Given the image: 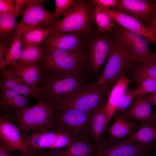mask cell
Masks as SVG:
<instances>
[{
    "label": "cell",
    "instance_id": "obj_1",
    "mask_svg": "<svg viewBox=\"0 0 156 156\" xmlns=\"http://www.w3.org/2000/svg\"><path fill=\"white\" fill-rule=\"evenodd\" d=\"M110 88L98 80L88 85L83 84L60 99L53 111L74 109L91 112L103 104Z\"/></svg>",
    "mask_w": 156,
    "mask_h": 156
},
{
    "label": "cell",
    "instance_id": "obj_2",
    "mask_svg": "<svg viewBox=\"0 0 156 156\" xmlns=\"http://www.w3.org/2000/svg\"><path fill=\"white\" fill-rule=\"evenodd\" d=\"M94 7L87 0H76L73 7L52 26L50 34L73 33L87 36L94 31Z\"/></svg>",
    "mask_w": 156,
    "mask_h": 156
},
{
    "label": "cell",
    "instance_id": "obj_3",
    "mask_svg": "<svg viewBox=\"0 0 156 156\" xmlns=\"http://www.w3.org/2000/svg\"><path fill=\"white\" fill-rule=\"evenodd\" d=\"M37 100L34 105L13 116V119L22 136L34 131L55 128L53 107L43 99L39 98Z\"/></svg>",
    "mask_w": 156,
    "mask_h": 156
},
{
    "label": "cell",
    "instance_id": "obj_4",
    "mask_svg": "<svg viewBox=\"0 0 156 156\" xmlns=\"http://www.w3.org/2000/svg\"><path fill=\"white\" fill-rule=\"evenodd\" d=\"M111 32L103 33L97 30L86 37L81 50L84 70L94 74L100 69L113 46L114 36Z\"/></svg>",
    "mask_w": 156,
    "mask_h": 156
},
{
    "label": "cell",
    "instance_id": "obj_5",
    "mask_svg": "<svg viewBox=\"0 0 156 156\" xmlns=\"http://www.w3.org/2000/svg\"><path fill=\"white\" fill-rule=\"evenodd\" d=\"M83 84L80 74L44 73L38 87L39 98L45 100L53 109L60 99Z\"/></svg>",
    "mask_w": 156,
    "mask_h": 156
},
{
    "label": "cell",
    "instance_id": "obj_6",
    "mask_svg": "<svg viewBox=\"0 0 156 156\" xmlns=\"http://www.w3.org/2000/svg\"><path fill=\"white\" fill-rule=\"evenodd\" d=\"M40 63L44 73L81 74L84 70L81 51L58 49L46 50L44 57Z\"/></svg>",
    "mask_w": 156,
    "mask_h": 156
},
{
    "label": "cell",
    "instance_id": "obj_7",
    "mask_svg": "<svg viewBox=\"0 0 156 156\" xmlns=\"http://www.w3.org/2000/svg\"><path fill=\"white\" fill-rule=\"evenodd\" d=\"M91 112L74 109L53 111V120L55 129L74 139L90 137Z\"/></svg>",
    "mask_w": 156,
    "mask_h": 156
},
{
    "label": "cell",
    "instance_id": "obj_8",
    "mask_svg": "<svg viewBox=\"0 0 156 156\" xmlns=\"http://www.w3.org/2000/svg\"><path fill=\"white\" fill-rule=\"evenodd\" d=\"M112 32L114 36L113 46L98 80L110 88L125 75L126 70L133 63L128 51L122 46L114 31Z\"/></svg>",
    "mask_w": 156,
    "mask_h": 156
},
{
    "label": "cell",
    "instance_id": "obj_9",
    "mask_svg": "<svg viewBox=\"0 0 156 156\" xmlns=\"http://www.w3.org/2000/svg\"><path fill=\"white\" fill-rule=\"evenodd\" d=\"M150 145L134 143L126 137L101 138L94 156H149Z\"/></svg>",
    "mask_w": 156,
    "mask_h": 156
},
{
    "label": "cell",
    "instance_id": "obj_10",
    "mask_svg": "<svg viewBox=\"0 0 156 156\" xmlns=\"http://www.w3.org/2000/svg\"><path fill=\"white\" fill-rule=\"evenodd\" d=\"M43 0H27L23 7V18L21 22L25 30L36 28H46L56 22L54 12L44 9Z\"/></svg>",
    "mask_w": 156,
    "mask_h": 156
},
{
    "label": "cell",
    "instance_id": "obj_11",
    "mask_svg": "<svg viewBox=\"0 0 156 156\" xmlns=\"http://www.w3.org/2000/svg\"><path fill=\"white\" fill-rule=\"evenodd\" d=\"M118 2L114 11L132 16L144 26L149 27L156 14V0H118Z\"/></svg>",
    "mask_w": 156,
    "mask_h": 156
},
{
    "label": "cell",
    "instance_id": "obj_12",
    "mask_svg": "<svg viewBox=\"0 0 156 156\" xmlns=\"http://www.w3.org/2000/svg\"><path fill=\"white\" fill-rule=\"evenodd\" d=\"M0 142L18 151L25 156H35L28 149L16 125L8 118L6 114L1 112Z\"/></svg>",
    "mask_w": 156,
    "mask_h": 156
},
{
    "label": "cell",
    "instance_id": "obj_13",
    "mask_svg": "<svg viewBox=\"0 0 156 156\" xmlns=\"http://www.w3.org/2000/svg\"><path fill=\"white\" fill-rule=\"evenodd\" d=\"M86 37L73 33L50 34L43 46L45 50L58 49L81 52Z\"/></svg>",
    "mask_w": 156,
    "mask_h": 156
},
{
    "label": "cell",
    "instance_id": "obj_14",
    "mask_svg": "<svg viewBox=\"0 0 156 156\" xmlns=\"http://www.w3.org/2000/svg\"><path fill=\"white\" fill-rule=\"evenodd\" d=\"M101 9L118 25L141 34L156 45V31L153 28L144 26L135 18L127 14L108 9Z\"/></svg>",
    "mask_w": 156,
    "mask_h": 156
},
{
    "label": "cell",
    "instance_id": "obj_15",
    "mask_svg": "<svg viewBox=\"0 0 156 156\" xmlns=\"http://www.w3.org/2000/svg\"><path fill=\"white\" fill-rule=\"evenodd\" d=\"M7 68L21 78L30 88L34 98L39 97L38 87L44 76V72L40 63H35L21 67L11 66Z\"/></svg>",
    "mask_w": 156,
    "mask_h": 156
},
{
    "label": "cell",
    "instance_id": "obj_16",
    "mask_svg": "<svg viewBox=\"0 0 156 156\" xmlns=\"http://www.w3.org/2000/svg\"><path fill=\"white\" fill-rule=\"evenodd\" d=\"M147 94L136 95L134 98L131 106L120 113L126 119L141 122L153 121L151 105L148 102Z\"/></svg>",
    "mask_w": 156,
    "mask_h": 156
},
{
    "label": "cell",
    "instance_id": "obj_17",
    "mask_svg": "<svg viewBox=\"0 0 156 156\" xmlns=\"http://www.w3.org/2000/svg\"><path fill=\"white\" fill-rule=\"evenodd\" d=\"M106 102L91 112L90 137L97 146L101 141L102 135L108 125Z\"/></svg>",
    "mask_w": 156,
    "mask_h": 156
},
{
    "label": "cell",
    "instance_id": "obj_18",
    "mask_svg": "<svg viewBox=\"0 0 156 156\" xmlns=\"http://www.w3.org/2000/svg\"><path fill=\"white\" fill-rule=\"evenodd\" d=\"M0 84V86L17 92L29 99L34 98L29 86L21 78L7 68L1 69Z\"/></svg>",
    "mask_w": 156,
    "mask_h": 156
},
{
    "label": "cell",
    "instance_id": "obj_19",
    "mask_svg": "<svg viewBox=\"0 0 156 156\" xmlns=\"http://www.w3.org/2000/svg\"><path fill=\"white\" fill-rule=\"evenodd\" d=\"M25 30L24 26L20 22L14 33L13 43L4 60L0 63V69L11 66H19L18 62L22 54V35Z\"/></svg>",
    "mask_w": 156,
    "mask_h": 156
},
{
    "label": "cell",
    "instance_id": "obj_20",
    "mask_svg": "<svg viewBox=\"0 0 156 156\" xmlns=\"http://www.w3.org/2000/svg\"><path fill=\"white\" fill-rule=\"evenodd\" d=\"M114 122L112 125L107 129L109 136L115 139L122 138L136 131L138 127L135 121L131 122L120 114L115 113Z\"/></svg>",
    "mask_w": 156,
    "mask_h": 156
},
{
    "label": "cell",
    "instance_id": "obj_21",
    "mask_svg": "<svg viewBox=\"0 0 156 156\" xmlns=\"http://www.w3.org/2000/svg\"><path fill=\"white\" fill-rule=\"evenodd\" d=\"M130 81L129 79L124 75L112 87L106 103L108 124L117 111L118 101L127 90Z\"/></svg>",
    "mask_w": 156,
    "mask_h": 156
},
{
    "label": "cell",
    "instance_id": "obj_22",
    "mask_svg": "<svg viewBox=\"0 0 156 156\" xmlns=\"http://www.w3.org/2000/svg\"><path fill=\"white\" fill-rule=\"evenodd\" d=\"M96 147L88 140L78 139L64 150L53 152L62 156H94Z\"/></svg>",
    "mask_w": 156,
    "mask_h": 156
},
{
    "label": "cell",
    "instance_id": "obj_23",
    "mask_svg": "<svg viewBox=\"0 0 156 156\" xmlns=\"http://www.w3.org/2000/svg\"><path fill=\"white\" fill-rule=\"evenodd\" d=\"M150 42L144 37L130 46L125 47L122 45L128 51L133 63H151L153 55L150 49Z\"/></svg>",
    "mask_w": 156,
    "mask_h": 156
},
{
    "label": "cell",
    "instance_id": "obj_24",
    "mask_svg": "<svg viewBox=\"0 0 156 156\" xmlns=\"http://www.w3.org/2000/svg\"><path fill=\"white\" fill-rule=\"evenodd\" d=\"M153 122H141L138 129L126 138L133 142L150 145L156 140V128L154 127Z\"/></svg>",
    "mask_w": 156,
    "mask_h": 156
},
{
    "label": "cell",
    "instance_id": "obj_25",
    "mask_svg": "<svg viewBox=\"0 0 156 156\" xmlns=\"http://www.w3.org/2000/svg\"><path fill=\"white\" fill-rule=\"evenodd\" d=\"M45 51L43 45H23L22 55L18 62V66L21 67L35 63H40L44 57Z\"/></svg>",
    "mask_w": 156,
    "mask_h": 156
},
{
    "label": "cell",
    "instance_id": "obj_26",
    "mask_svg": "<svg viewBox=\"0 0 156 156\" xmlns=\"http://www.w3.org/2000/svg\"><path fill=\"white\" fill-rule=\"evenodd\" d=\"M52 26L46 28L36 27L25 30L22 35L23 45H41L51 34Z\"/></svg>",
    "mask_w": 156,
    "mask_h": 156
},
{
    "label": "cell",
    "instance_id": "obj_27",
    "mask_svg": "<svg viewBox=\"0 0 156 156\" xmlns=\"http://www.w3.org/2000/svg\"><path fill=\"white\" fill-rule=\"evenodd\" d=\"M93 17L97 30L102 33L111 32L116 26V23L101 8L94 7Z\"/></svg>",
    "mask_w": 156,
    "mask_h": 156
},
{
    "label": "cell",
    "instance_id": "obj_28",
    "mask_svg": "<svg viewBox=\"0 0 156 156\" xmlns=\"http://www.w3.org/2000/svg\"><path fill=\"white\" fill-rule=\"evenodd\" d=\"M16 17L9 14H0V40L10 38L16 30L18 24Z\"/></svg>",
    "mask_w": 156,
    "mask_h": 156
},
{
    "label": "cell",
    "instance_id": "obj_29",
    "mask_svg": "<svg viewBox=\"0 0 156 156\" xmlns=\"http://www.w3.org/2000/svg\"><path fill=\"white\" fill-rule=\"evenodd\" d=\"M28 99V98L21 94L16 96L0 106L1 112L16 114L29 106Z\"/></svg>",
    "mask_w": 156,
    "mask_h": 156
},
{
    "label": "cell",
    "instance_id": "obj_30",
    "mask_svg": "<svg viewBox=\"0 0 156 156\" xmlns=\"http://www.w3.org/2000/svg\"><path fill=\"white\" fill-rule=\"evenodd\" d=\"M133 76L138 84L142 80L146 77L156 80V64L149 62L142 63L135 68Z\"/></svg>",
    "mask_w": 156,
    "mask_h": 156
},
{
    "label": "cell",
    "instance_id": "obj_31",
    "mask_svg": "<svg viewBox=\"0 0 156 156\" xmlns=\"http://www.w3.org/2000/svg\"><path fill=\"white\" fill-rule=\"evenodd\" d=\"M139 87L134 90L136 95L147 94L156 91V80L146 77L138 83Z\"/></svg>",
    "mask_w": 156,
    "mask_h": 156
},
{
    "label": "cell",
    "instance_id": "obj_32",
    "mask_svg": "<svg viewBox=\"0 0 156 156\" xmlns=\"http://www.w3.org/2000/svg\"><path fill=\"white\" fill-rule=\"evenodd\" d=\"M135 96L134 90H131L127 88L118 101L117 111L120 113L127 109L131 104Z\"/></svg>",
    "mask_w": 156,
    "mask_h": 156
},
{
    "label": "cell",
    "instance_id": "obj_33",
    "mask_svg": "<svg viewBox=\"0 0 156 156\" xmlns=\"http://www.w3.org/2000/svg\"><path fill=\"white\" fill-rule=\"evenodd\" d=\"M76 1L75 0H55V19H56L61 16H64L73 7Z\"/></svg>",
    "mask_w": 156,
    "mask_h": 156
},
{
    "label": "cell",
    "instance_id": "obj_34",
    "mask_svg": "<svg viewBox=\"0 0 156 156\" xmlns=\"http://www.w3.org/2000/svg\"><path fill=\"white\" fill-rule=\"evenodd\" d=\"M76 140L68 135L60 132L57 140L49 149H55L67 147Z\"/></svg>",
    "mask_w": 156,
    "mask_h": 156
},
{
    "label": "cell",
    "instance_id": "obj_35",
    "mask_svg": "<svg viewBox=\"0 0 156 156\" xmlns=\"http://www.w3.org/2000/svg\"><path fill=\"white\" fill-rule=\"evenodd\" d=\"M6 14L15 17L20 16L16 11L14 1L12 0H0V14Z\"/></svg>",
    "mask_w": 156,
    "mask_h": 156
},
{
    "label": "cell",
    "instance_id": "obj_36",
    "mask_svg": "<svg viewBox=\"0 0 156 156\" xmlns=\"http://www.w3.org/2000/svg\"><path fill=\"white\" fill-rule=\"evenodd\" d=\"M94 7L114 10L118 5V0H87Z\"/></svg>",
    "mask_w": 156,
    "mask_h": 156
},
{
    "label": "cell",
    "instance_id": "obj_37",
    "mask_svg": "<svg viewBox=\"0 0 156 156\" xmlns=\"http://www.w3.org/2000/svg\"><path fill=\"white\" fill-rule=\"evenodd\" d=\"M0 106H2L11 99L21 94L3 86H0Z\"/></svg>",
    "mask_w": 156,
    "mask_h": 156
},
{
    "label": "cell",
    "instance_id": "obj_38",
    "mask_svg": "<svg viewBox=\"0 0 156 156\" xmlns=\"http://www.w3.org/2000/svg\"><path fill=\"white\" fill-rule=\"evenodd\" d=\"M14 38V34L10 38L0 41V63L3 62L7 55L13 43Z\"/></svg>",
    "mask_w": 156,
    "mask_h": 156
},
{
    "label": "cell",
    "instance_id": "obj_39",
    "mask_svg": "<svg viewBox=\"0 0 156 156\" xmlns=\"http://www.w3.org/2000/svg\"><path fill=\"white\" fill-rule=\"evenodd\" d=\"M14 150L10 146L0 142V156H11Z\"/></svg>",
    "mask_w": 156,
    "mask_h": 156
},
{
    "label": "cell",
    "instance_id": "obj_40",
    "mask_svg": "<svg viewBox=\"0 0 156 156\" xmlns=\"http://www.w3.org/2000/svg\"><path fill=\"white\" fill-rule=\"evenodd\" d=\"M27 0H15V7L16 11L20 15H22L23 11H22V8L24 7Z\"/></svg>",
    "mask_w": 156,
    "mask_h": 156
},
{
    "label": "cell",
    "instance_id": "obj_41",
    "mask_svg": "<svg viewBox=\"0 0 156 156\" xmlns=\"http://www.w3.org/2000/svg\"><path fill=\"white\" fill-rule=\"evenodd\" d=\"M147 100L151 105L156 106V91L147 96Z\"/></svg>",
    "mask_w": 156,
    "mask_h": 156
},
{
    "label": "cell",
    "instance_id": "obj_42",
    "mask_svg": "<svg viewBox=\"0 0 156 156\" xmlns=\"http://www.w3.org/2000/svg\"><path fill=\"white\" fill-rule=\"evenodd\" d=\"M149 27L153 28L156 31V14L150 23Z\"/></svg>",
    "mask_w": 156,
    "mask_h": 156
},
{
    "label": "cell",
    "instance_id": "obj_43",
    "mask_svg": "<svg viewBox=\"0 0 156 156\" xmlns=\"http://www.w3.org/2000/svg\"><path fill=\"white\" fill-rule=\"evenodd\" d=\"M42 156H62L57 154L55 153L53 151L50 152L47 155H42Z\"/></svg>",
    "mask_w": 156,
    "mask_h": 156
},
{
    "label": "cell",
    "instance_id": "obj_44",
    "mask_svg": "<svg viewBox=\"0 0 156 156\" xmlns=\"http://www.w3.org/2000/svg\"><path fill=\"white\" fill-rule=\"evenodd\" d=\"M152 119L153 121L156 123V109L153 114Z\"/></svg>",
    "mask_w": 156,
    "mask_h": 156
},
{
    "label": "cell",
    "instance_id": "obj_45",
    "mask_svg": "<svg viewBox=\"0 0 156 156\" xmlns=\"http://www.w3.org/2000/svg\"><path fill=\"white\" fill-rule=\"evenodd\" d=\"M151 63L156 64V51L153 55Z\"/></svg>",
    "mask_w": 156,
    "mask_h": 156
},
{
    "label": "cell",
    "instance_id": "obj_46",
    "mask_svg": "<svg viewBox=\"0 0 156 156\" xmlns=\"http://www.w3.org/2000/svg\"><path fill=\"white\" fill-rule=\"evenodd\" d=\"M11 156H14L12 155H11Z\"/></svg>",
    "mask_w": 156,
    "mask_h": 156
}]
</instances>
